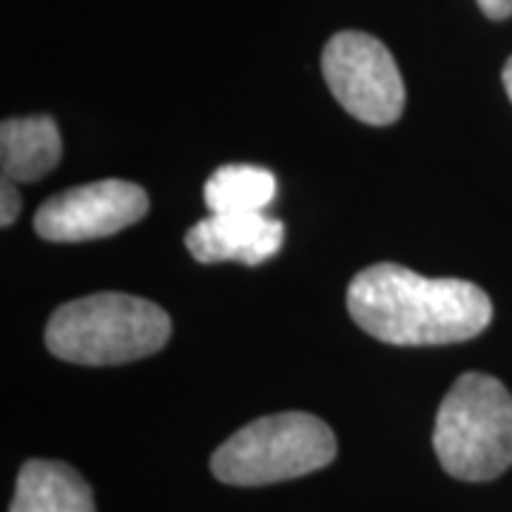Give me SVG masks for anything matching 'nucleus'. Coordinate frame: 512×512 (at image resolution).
<instances>
[{
  "label": "nucleus",
  "mask_w": 512,
  "mask_h": 512,
  "mask_svg": "<svg viewBox=\"0 0 512 512\" xmlns=\"http://www.w3.org/2000/svg\"><path fill=\"white\" fill-rule=\"evenodd\" d=\"M348 311L359 328L387 345L467 342L493 322V302L467 279H430L396 262L353 276Z\"/></svg>",
  "instance_id": "1"
},
{
  "label": "nucleus",
  "mask_w": 512,
  "mask_h": 512,
  "mask_svg": "<svg viewBox=\"0 0 512 512\" xmlns=\"http://www.w3.org/2000/svg\"><path fill=\"white\" fill-rule=\"evenodd\" d=\"M171 316L131 293H92L60 305L46 325V348L74 365H123L165 348Z\"/></svg>",
  "instance_id": "2"
},
{
  "label": "nucleus",
  "mask_w": 512,
  "mask_h": 512,
  "mask_svg": "<svg viewBox=\"0 0 512 512\" xmlns=\"http://www.w3.org/2000/svg\"><path fill=\"white\" fill-rule=\"evenodd\" d=\"M433 447L444 473L490 481L512 467V396L487 373L458 376L436 416Z\"/></svg>",
  "instance_id": "3"
},
{
  "label": "nucleus",
  "mask_w": 512,
  "mask_h": 512,
  "mask_svg": "<svg viewBox=\"0 0 512 512\" xmlns=\"http://www.w3.org/2000/svg\"><path fill=\"white\" fill-rule=\"evenodd\" d=\"M336 458V436L311 413H276L256 419L211 456V473L222 484L265 487L308 476Z\"/></svg>",
  "instance_id": "4"
},
{
  "label": "nucleus",
  "mask_w": 512,
  "mask_h": 512,
  "mask_svg": "<svg viewBox=\"0 0 512 512\" xmlns=\"http://www.w3.org/2000/svg\"><path fill=\"white\" fill-rule=\"evenodd\" d=\"M322 72L342 109L367 126H390L404 111V80L382 40L339 32L328 40Z\"/></svg>",
  "instance_id": "5"
},
{
  "label": "nucleus",
  "mask_w": 512,
  "mask_h": 512,
  "mask_svg": "<svg viewBox=\"0 0 512 512\" xmlns=\"http://www.w3.org/2000/svg\"><path fill=\"white\" fill-rule=\"evenodd\" d=\"M148 214V194L128 180L66 188L46 200L35 214V231L49 242L103 239L140 222Z\"/></svg>",
  "instance_id": "6"
},
{
  "label": "nucleus",
  "mask_w": 512,
  "mask_h": 512,
  "mask_svg": "<svg viewBox=\"0 0 512 512\" xmlns=\"http://www.w3.org/2000/svg\"><path fill=\"white\" fill-rule=\"evenodd\" d=\"M285 225L259 214H211L185 234V248L202 265L242 262L262 265L282 248Z\"/></svg>",
  "instance_id": "7"
},
{
  "label": "nucleus",
  "mask_w": 512,
  "mask_h": 512,
  "mask_svg": "<svg viewBox=\"0 0 512 512\" xmlns=\"http://www.w3.org/2000/svg\"><path fill=\"white\" fill-rule=\"evenodd\" d=\"M9 512H94V493L69 464L35 458L20 467Z\"/></svg>",
  "instance_id": "8"
},
{
  "label": "nucleus",
  "mask_w": 512,
  "mask_h": 512,
  "mask_svg": "<svg viewBox=\"0 0 512 512\" xmlns=\"http://www.w3.org/2000/svg\"><path fill=\"white\" fill-rule=\"evenodd\" d=\"M63 154L57 123L46 114L12 117L0 126V168L3 180L35 183L46 177Z\"/></svg>",
  "instance_id": "9"
},
{
  "label": "nucleus",
  "mask_w": 512,
  "mask_h": 512,
  "mask_svg": "<svg viewBox=\"0 0 512 512\" xmlns=\"http://www.w3.org/2000/svg\"><path fill=\"white\" fill-rule=\"evenodd\" d=\"M276 194V177L259 165H222L202 188L211 214H259Z\"/></svg>",
  "instance_id": "10"
},
{
  "label": "nucleus",
  "mask_w": 512,
  "mask_h": 512,
  "mask_svg": "<svg viewBox=\"0 0 512 512\" xmlns=\"http://www.w3.org/2000/svg\"><path fill=\"white\" fill-rule=\"evenodd\" d=\"M0 200H3V208H0V225H3V228H9L12 222L18 220V214H20V194L12 180H3Z\"/></svg>",
  "instance_id": "11"
},
{
  "label": "nucleus",
  "mask_w": 512,
  "mask_h": 512,
  "mask_svg": "<svg viewBox=\"0 0 512 512\" xmlns=\"http://www.w3.org/2000/svg\"><path fill=\"white\" fill-rule=\"evenodd\" d=\"M478 6L490 20L512 18V0H478Z\"/></svg>",
  "instance_id": "12"
},
{
  "label": "nucleus",
  "mask_w": 512,
  "mask_h": 512,
  "mask_svg": "<svg viewBox=\"0 0 512 512\" xmlns=\"http://www.w3.org/2000/svg\"><path fill=\"white\" fill-rule=\"evenodd\" d=\"M501 80H504V89H507V94H510V100H512V57L507 60V66H504V74H501Z\"/></svg>",
  "instance_id": "13"
}]
</instances>
